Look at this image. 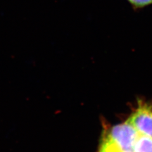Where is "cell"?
Returning <instances> with one entry per match:
<instances>
[{"mask_svg": "<svg viewBox=\"0 0 152 152\" xmlns=\"http://www.w3.org/2000/svg\"><path fill=\"white\" fill-rule=\"evenodd\" d=\"M138 134L139 132L126 121L106 131L103 138L111 141L122 151H132Z\"/></svg>", "mask_w": 152, "mask_h": 152, "instance_id": "6da1fadb", "label": "cell"}, {"mask_svg": "<svg viewBox=\"0 0 152 152\" xmlns=\"http://www.w3.org/2000/svg\"><path fill=\"white\" fill-rule=\"evenodd\" d=\"M126 121L140 133L152 137V106L140 101L138 107Z\"/></svg>", "mask_w": 152, "mask_h": 152, "instance_id": "7a4b0ae2", "label": "cell"}, {"mask_svg": "<svg viewBox=\"0 0 152 152\" xmlns=\"http://www.w3.org/2000/svg\"><path fill=\"white\" fill-rule=\"evenodd\" d=\"M132 151L134 152H152V137L139 132Z\"/></svg>", "mask_w": 152, "mask_h": 152, "instance_id": "3957f363", "label": "cell"}, {"mask_svg": "<svg viewBox=\"0 0 152 152\" xmlns=\"http://www.w3.org/2000/svg\"><path fill=\"white\" fill-rule=\"evenodd\" d=\"M134 10H140L152 4V0H127Z\"/></svg>", "mask_w": 152, "mask_h": 152, "instance_id": "277c9868", "label": "cell"}, {"mask_svg": "<svg viewBox=\"0 0 152 152\" xmlns=\"http://www.w3.org/2000/svg\"><path fill=\"white\" fill-rule=\"evenodd\" d=\"M122 152H134L133 151H122Z\"/></svg>", "mask_w": 152, "mask_h": 152, "instance_id": "5b68a950", "label": "cell"}, {"mask_svg": "<svg viewBox=\"0 0 152 152\" xmlns=\"http://www.w3.org/2000/svg\"><path fill=\"white\" fill-rule=\"evenodd\" d=\"M99 152H100V151H99Z\"/></svg>", "mask_w": 152, "mask_h": 152, "instance_id": "8992f818", "label": "cell"}]
</instances>
